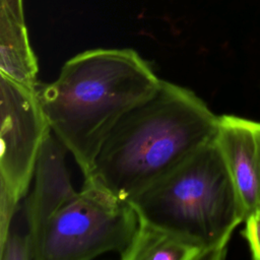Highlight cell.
<instances>
[{
	"label": "cell",
	"mask_w": 260,
	"mask_h": 260,
	"mask_svg": "<svg viewBox=\"0 0 260 260\" xmlns=\"http://www.w3.org/2000/svg\"><path fill=\"white\" fill-rule=\"evenodd\" d=\"M217 125L218 117L192 90L161 80L115 125L84 180L131 202L213 141Z\"/></svg>",
	"instance_id": "6da1fadb"
},
{
	"label": "cell",
	"mask_w": 260,
	"mask_h": 260,
	"mask_svg": "<svg viewBox=\"0 0 260 260\" xmlns=\"http://www.w3.org/2000/svg\"><path fill=\"white\" fill-rule=\"evenodd\" d=\"M160 83L136 51L93 49L69 59L56 80L36 90L52 132L87 177L115 125Z\"/></svg>",
	"instance_id": "7a4b0ae2"
},
{
	"label": "cell",
	"mask_w": 260,
	"mask_h": 260,
	"mask_svg": "<svg viewBox=\"0 0 260 260\" xmlns=\"http://www.w3.org/2000/svg\"><path fill=\"white\" fill-rule=\"evenodd\" d=\"M138 217L198 246L219 260L246 212L216 140L130 202Z\"/></svg>",
	"instance_id": "3957f363"
},
{
	"label": "cell",
	"mask_w": 260,
	"mask_h": 260,
	"mask_svg": "<svg viewBox=\"0 0 260 260\" xmlns=\"http://www.w3.org/2000/svg\"><path fill=\"white\" fill-rule=\"evenodd\" d=\"M138 221L130 202L84 180L82 190L46 223L37 260H88L110 251L120 253Z\"/></svg>",
	"instance_id": "277c9868"
},
{
	"label": "cell",
	"mask_w": 260,
	"mask_h": 260,
	"mask_svg": "<svg viewBox=\"0 0 260 260\" xmlns=\"http://www.w3.org/2000/svg\"><path fill=\"white\" fill-rule=\"evenodd\" d=\"M0 190L23 199L51 130L36 87L0 74Z\"/></svg>",
	"instance_id": "5b68a950"
},
{
	"label": "cell",
	"mask_w": 260,
	"mask_h": 260,
	"mask_svg": "<svg viewBox=\"0 0 260 260\" xmlns=\"http://www.w3.org/2000/svg\"><path fill=\"white\" fill-rule=\"evenodd\" d=\"M67 148L50 130L43 142L34 174V189L24 202V218L35 260L46 223L67 201L75 196L65 164Z\"/></svg>",
	"instance_id": "8992f818"
},
{
	"label": "cell",
	"mask_w": 260,
	"mask_h": 260,
	"mask_svg": "<svg viewBox=\"0 0 260 260\" xmlns=\"http://www.w3.org/2000/svg\"><path fill=\"white\" fill-rule=\"evenodd\" d=\"M216 143L224 157L246 219L260 210V122L233 116L218 117Z\"/></svg>",
	"instance_id": "52a82bcc"
},
{
	"label": "cell",
	"mask_w": 260,
	"mask_h": 260,
	"mask_svg": "<svg viewBox=\"0 0 260 260\" xmlns=\"http://www.w3.org/2000/svg\"><path fill=\"white\" fill-rule=\"evenodd\" d=\"M38 61L30 47L24 20L0 5V74L36 87L39 83Z\"/></svg>",
	"instance_id": "ba28073f"
},
{
	"label": "cell",
	"mask_w": 260,
	"mask_h": 260,
	"mask_svg": "<svg viewBox=\"0 0 260 260\" xmlns=\"http://www.w3.org/2000/svg\"><path fill=\"white\" fill-rule=\"evenodd\" d=\"M119 254L123 260L205 259L202 249L192 242L140 218L132 239Z\"/></svg>",
	"instance_id": "9c48e42d"
},
{
	"label": "cell",
	"mask_w": 260,
	"mask_h": 260,
	"mask_svg": "<svg viewBox=\"0 0 260 260\" xmlns=\"http://www.w3.org/2000/svg\"><path fill=\"white\" fill-rule=\"evenodd\" d=\"M244 236L247 239L254 259L260 260V215H253L246 220Z\"/></svg>",
	"instance_id": "30bf717a"
},
{
	"label": "cell",
	"mask_w": 260,
	"mask_h": 260,
	"mask_svg": "<svg viewBox=\"0 0 260 260\" xmlns=\"http://www.w3.org/2000/svg\"><path fill=\"white\" fill-rule=\"evenodd\" d=\"M0 5L4 6L11 14L20 20H24L22 0H0Z\"/></svg>",
	"instance_id": "8fae6325"
},
{
	"label": "cell",
	"mask_w": 260,
	"mask_h": 260,
	"mask_svg": "<svg viewBox=\"0 0 260 260\" xmlns=\"http://www.w3.org/2000/svg\"><path fill=\"white\" fill-rule=\"evenodd\" d=\"M256 215H260V210H259V212H258V214H256Z\"/></svg>",
	"instance_id": "7c38bea8"
}]
</instances>
